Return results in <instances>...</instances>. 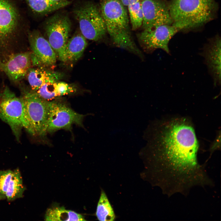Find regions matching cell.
Segmentation results:
<instances>
[{"label":"cell","instance_id":"cell-1","mask_svg":"<svg viewBox=\"0 0 221 221\" xmlns=\"http://www.w3.org/2000/svg\"><path fill=\"white\" fill-rule=\"evenodd\" d=\"M156 144L145 164L142 176L169 196L188 194L212 180L197 159L199 145L193 126L186 118L174 117L161 123Z\"/></svg>","mask_w":221,"mask_h":221},{"label":"cell","instance_id":"cell-2","mask_svg":"<svg viewBox=\"0 0 221 221\" xmlns=\"http://www.w3.org/2000/svg\"><path fill=\"white\" fill-rule=\"evenodd\" d=\"M99 7L107 32L114 44L143 58L131 35L127 10L120 0H100Z\"/></svg>","mask_w":221,"mask_h":221},{"label":"cell","instance_id":"cell-3","mask_svg":"<svg viewBox=\"0 0 221 221\" xmlns=\"http://www.w3.org/2000/svg\"><path fill=\"white\" fill-rule=\"evenodd\" d=\"M169 5L173 24L181 30L195 28L210 21L218 8L215 0H171Z\"/></svg>","mask_w":221,"mask_h":221},{"label":"cell","instance_id":"cell-4","mask_svg":"<svg viewBox=\"0 0 221 221\" xmlns=\"http://www.w3.org/2000/svg\"><path fill=\"white\" fill-rule=\"evenodd\" d=\"M21 97L24 107L23 128L33 136H44L47 134L48 101L27 90L24 91Z\"/></svg>","mask_w":221,"mask_h":221},{"label":"cell","instance_id":"cell-5","mask_svg":"<svg viewBox=\"0 0 221 221\" xmlns=\"http://www.w3.org/2000/svg\"><path fill=\"white\" fill-rule=\"evenodd\" d=\"M15 0H0V42L12 39L21 32L29 31L25 13Z\"/></svg>","mask_w":221,"mask_h":221},{"label":"cell","instance_id":"cell-6","mask_svg":"<svg viewBox=\"0 0 221 221\" xmlns=\"http://www.w3.org/2000/svg\"><path fill=\"white\" fill-rule=\"evenodd\" d=\"M73 13L86 39L97 41L105 36L107 30L99 6L88 2L75 8Z\"/></svg>","mask_w":221,"mask_h":221},{"label":"cell","instance_id":"cell-7","mask_svg":"<svg viewBox=\"0 0 221 221\" xmlns=\"http://www.w3.org/2000/svg\"><path fill=\"white\" fill-rule=\"evenodd\" d=\"M24 104L18 97L6 87L0 93V119L10 127L17 139L24 124Z\"/></svg>","mask_w":221,"mask_h":221},{"label":"cell","instance_id":"cell-8","mask_svg":"<svg viewBox=\"0 0 221 221\" xmlns=\"http://www.w3.org/2000/svg\"><path fill=\"white\" fill-rule=\"evenodd\" d=\"M48 109L47 133L62 129L69 130L73 124L83 126L84 115L77 113L63 103L48 101Z\"/></svg>","mask_w":221,"mask_h":221},{"label":"cell","instance_id":"cell-9","mask_svg":"<svg viewBox=\"0 0 221 221\" xmlns=\"http://www.w3.org/2000/svg\"><path fill=\"white\" fill-rule=\"evenodd\" d=\"M71 25L68 15L59 13L50 17L44 25L49 42L59 60L63 62L64 49L68 39Z\"/></svg>","mask_w":221,"mask_h":221},{"label":"cell","instance_id":"cell-10","mask_svg":"<svg viewBox=\"0 0 221 221\" xmlns=\"http://www.w3.org/2000/svg\"><path fill=\"white\" fill-rule=\"evenodd\" d=\"M181 29L175 25L164 24L143 29L137 34L142 47L146 50L152 51L161 49L169 54V44L172 37Z\"/></svg>","mask_w":221,"mask_h":221},{"label":"cell","instance_id":"cell-11","mask_svg":"<svg viewBox=\"0 0 221 221\" xmlns=\"http://www.w3.org/2000/svg\"><path fill=\"white\" fill-rule=\"evenodd\" d=\"M141 5L143 16L142 26L143 29L173 23L169 2L166 0H142Z\"/></svg>","mask_w":221,"mask_h":221},{"label":"cell","instance_id":"cell-12","mask_svg":"<svg viewBox=\"0 0 221 221\" xmlns=\"http://www.w3.org/2000/svg\"><path fill=\"white\" fill-rule=\"evenodd\" d=\"M28 38L33 51L32 62L35 65L42 64L50 66L55 64L56 55L48 40L38 30L29 31Z\"/></svg>","mask_w":221,"mask_h":221},{"label":"cell","instance_id":"cell-13","mask_svg":"<svg viewBox=\"0 0 221 221\" xmlns=\"http://www.w3.org/2000/svg\"><path fill=\"white\" fill-rule=\"evenodd\" d=\"M31 63L30 53H17L11 55L5 61L0 62V69L10 79L17 81L26 75Z\"/></svg>","mask_w":221,"mask_h":221},{"label":"cell","instance_id":"cell-14","mask_svg":"<svg viewBox=\"0 0 221 221\" xmlns=\"http://www.w3.org/2000/svg\"><path fill=\"white\" fill-rule=\"evenodd\" d=\"M221 45L220 37L218 36L205 45L202 53L215 86L221 83Z\"/></svg>","mask_w":221,"mask_h":221},{"label":"cell","instance_id":"cell-15","mask_svg":"<svg viewBox=\"0 0 221 221\" xmlns=\"http://www.w3.org/2000/svg\"><path fill=\"white\" fill-rule=\"evenodd\" d=\"M27 75L33 91L37 90L47 83L59 81L64 76L61 72L39 68H30Z\"/></svg>","mask_w":221,"mask_h":221},{"label":"cell","instance_id":"cell-16","mask_svg":"<svg viewBox=\"0 0 221 221\" xmlns=\"http://www.w3.org/2000/svg\"><path fill=\"white\" fill-rule=\"evenodd\" d=\"M75 91L76 89L73 86L64 82L59 81L47 83L33 91L42 98L49 101L60 96L73 93Z\"/></svg>","mask_w":221,"mask_h":221},{"label":"cell","instance_id":"cell-17","mask_svg":"<svg viewBox=\"0 0 221 221\" xmlns=\"http://www.w3.org/2000/svg\"><path fill=\"white\" fill-rule=\"evenodd\" d=\"M87 45L86 38L81 32H76L68 39L65 47L64 62H74L82 56Z\"/></svg>","mask_w":221,"mask_h":221},{"label":"cell","instance_id":"cell-18","mask_svg":"<svg viewBox=\"0 0 221 221\" xmlns=\"http://www.w3.org/2000/svg\"><path fill=\"white\" fill-rule=\"evenodd\" d=\"M29 10L34 14L45 15L63 8L72 2L66 0L56 1L52 0H25Z\"/></svg>","mask_w":221,"mask_h":221},{"label":"cell","instance_id":"cell-19","mask_svg":"<svg viewBox=\"0 0 221 221\" xmlns=\"http://www.w3.org/2000/svg\"><path fill=\"white\" fill-rule=\"evenodd\" d=\"M46 221H85L83 216L64 207L52 206L48 209L45 215Z\"/></svg>","mask_w":221,"mask_h":221},{"label":"cell","instance_id":"cell-20","mask_svg":"<svg viewBox=\"0 0 221 221\" xmlns=\"http://www.w3.org/2000/svg\"><path fill=\"white\" fill-rule=\"evenodd\" d=\"M25 189L21 172L17 168L13 170L6 193V199L8 201H12L21 198Z\"/></svg>","mask_w":221,"mask_h":221},{"label":"cell","instance_id":"cell-21","mask_svg":"<svg viewBox=\"0 0 221 221\" xmlns=\"http://www.w3.org/2000/svg\"><path fill=\"white\" fill-rule=\"evenodd\" d=\"M96 215L100 221H113L115 215L107 197L104 191L102 190L98 201Z\"/></svg>","mask_w":221,"mask_h":221},{"label":"cell","instance_id":"cell-22","mask_svg":"<svg viewBox=\"0 0 221 221\" xmlns=\"http://www.w3.org/2000/svg\"><path fill=\"white\" fill-rule=\"evenodd\" d=\"M127 7L132 29L136 30L142 26L143 21L141 1L130 5Z\"/></svg>","mask_w":221,"mask_h":221},{"label":"cell","instance_id":"cell-23","mask_svg":"<svg viewBox=\"0 0 221 221\" xmlns=\"http://www.w3.org/2000/svg\"><path fill=\"white\" fill-rule=\"evenodd\" d=\"M13 172L10 169L0 171V200L6 199V193Z\"/></svg>","mask_w":221,"mask_h":221},{"label":"cell","instance_id":"cell-24","mask_svg":"<svg viewBox=\"0 0 221 221\" xmlns=\"http://www.w3.org/2000/svg\"><path fill=\"white\" fill-rule=\"evenodd\" d=\"M124 6H128L130 5L135 3L140 0H120Z\"/></svg>","mask_w":221,"mask_h":221},{"label":"cell","instance_id":"cell-25","mask_svg":"<svg viewBox=\"0 0 221 221\" xmlns=\"http://www.w3.org/2000/svg\"><path fill=\"white\" fill-rule=\"evenodd\" d=\"M52 0L56 1H65L66 0Z\"/></svg>","mask_w":221,"mask_h":221}]
</instances>
